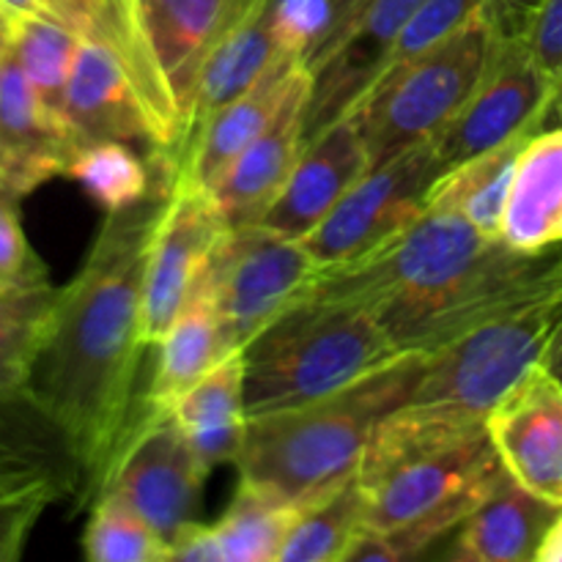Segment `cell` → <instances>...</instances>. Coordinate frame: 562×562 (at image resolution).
Here are the masks:
<instances>
[{"label":"cell","mask_w":562,"mask_h":562,"mask_svg":"<svg viewBox=\"0 0 562 562\" xmlns=\"http://www.w3.org/2000/svg\"><path fill=\"white\" fill-rule=\"evenodd\" d=\"M165 192L108 212L86 261L58 289L53 322L22 395L58 434L88 492L132 426V390L143 344V263Z\"/></svg>","instance_id":"1"},{"label":"cell","mask_w":562,"mask_h":562,"mask_svg":"<svg viewBox=\"0 0 562 562\" xmlns=\"http://www.w3.org/2000/svg\"><path fill=\"white\" fill-rule=\"evenodd\" d=\"M505 475L486 426L448 431L390 412L357 472L366 492V530L346 562L417 558L459 530Z\"/></svg>","instance_id":"2"},{"label":"cell","mask_w":562,"mask_h":562,"mask_svg":"<svg viewBox=\"0 0 562 562\" xmlns=\"http://www.w3.org/2000/svg\"><path fill=\"white\" fill-rule=\"evenodd\" d=\"M426 360L404 351L327 398L247 417L234 461L241 481L300 510L355 481L379 423L409 401Z\"/></svg>","instance_id":"3"},{"label":"cell","mask_w":562,"mask_h":562,"mask_svg":"<svg viewBox=\"0 0 562 562\" xmlns=\"http://www.w3.org/2000/svg\"><path fill=\"white\" fill-rule=\"evenodd\" d=\"M398 355L371 311L302 296L241 349L247 417L327 398Z\"/></svg>","instance_id":"4"},{"label":"cell","mask_w":562,"mask_h":562,"mask_svg":"<svg viewBox=\"0 0 562 562\" xmlns=\"http://www.w3.org/2000/svg\"><path fill=\"white\" fill-rule=\"evenodd\" d=\"M263 3L267 0H121V55L146 108L154 162L165 184L184 148L198 77L209 55Z\"/></svg>","instance_id":"5"},{"label":"cell","mask_w":562,"mask_h":562,"mask_svg":"<svg viewBox=\"0 0 562 562\" xmlns=\"http://www.w3.org/2000/svg\"><path fill=\"white\" fill-rule=\"evenodd\" d=\"M560 322L562 280L431 351L409 401L398 409L450 431L483 428L494 404L543 362Z\"/></svg>","instance_id":"6"},{"label":"cell","mask_w":562,"mask_h":562,"mask_svg":"<svg viewBox=\"0 0 562 562\" xmlns=\"http://www.w3.org/2000/svg\"><path fill=\"white\" fill-rule=\"evenodd\" d=\"M497 31V16L483 5L453 36L373 82L351 113L373 165L431 140L459 113L486 69Z\"/></svg>","instance_id":"7"},{"label":"cell","mask_w":562,"mask_h":562,"mask_svg":"<svg viewBox=\"0 0 562 562\" xmlns=\"http://www.w3.org/2000/svg\"><path fill=\"white\" fill-rule=\"evenodd\" d=\"M497 241L459 214L426 209L355 261L322 269L305 296L349 302L384 318L470 272Z\"/></svg>","instance_id":"8"},{"label":"cell","mask_w":562,"mask_h":562,"mask_svg":"<svg viewBox=\"0 0 562 562\" xmlns=\"http://www.w3.org/2000/svg\"><path fill=\"white\" fill-rule=\"evenodd\" d=\"M318 274L322 267L302 239L261 223L239 225L225 231L198 291L217 311L231 349L241 351L296 305Z\"/></svg>","instance_id":"9"},{"label":"cell","mask_w":562,"mask_h":562,"mask_svg":"<svg viewBox=\"0 0 562 562\" xmlns=\"http://www.w3.org/2000/svg\"><path fill=\"white\" fill-rule=\"evenodd\" d=\"M560 82L532 58L521 33L499 27L486 69L459 113L431 137L439 168L448 170L510 137L541 130L558 108Z\"/></svg>","instance_id":"10"},{"label":"cell","mask_w":562,"mask_h":562,"mask_svg":"<svg viewBox=\"0 0 562 562\" xmlns=\"http://www.w3.org/2000/svg\"><path fill=\"white\" fill-rule=\"evenodd\" d=\"M206 475L170 412L143 406L99 492L119 494L170 549L187 527L201 521L198 508Z\"/></svg>","instance_id":"11"},{"label":"cell","mask_w":562,"mask_h":562,"mask_svg":"<svg viewBox=\"0 0 562 562\" xmlns=\"http://www.w3.org/2000/svg\"><path fill=\"white\" fill-rule=\"evenodd\" d=\"M439 173L434 143H417L373 165L302 241L322 269L355 261L426 212Z\"/></svg>","instance_id":"12"},{"label":"cell","mask_w":562,"mask_h":562,"mask_svg":"<svg viewBox=\"0 0 562 562\" xmlns=\"http://www.w3.org/2000/svg\"><path fill=\"white\" fill-rule=\"evenodd\" d=\"M228 231L212 192L190 184L165 190L143 263V344L157 346L181 311L190 305L206 274L212 252Z\"/></svg>","instance_id":"13"},{"label":"cell","mask_w":562,"mask_h":562,"mask_svg":"<svg viewBox=\"0 0 562 562\" xmlns=\"http://www.w3.org/2000/svg\"><path fill=\"white\" fill-rule=\"evenodd\" d=\"M486 431L505 472L562 508V379L532 366L488 412Z\"/></svg>","instance_id":"14"},{"label":"cell","mask_w":562,"mask_h":562,"mask_svg":"<svg viewBox=\"0 0 562 562\" xmlns=\"http://www.w3.org/2000/svg\"><path fill=\"white\" fill-rule=\"evenodd\" d=\"M423 0H373L344 38L311 69L305 146L338 121L349 119L382 77L401 31Z\"/></svg>","instance_id":"15"},{"label":"cell","mask_w":562,"mask_h":562,"mask_svg":"<svg viewBox=\"0 0 562 562\" xmlns=\"http://www.w3.org/2000/svg\"><path fill=\"white\" fill-rule=\"evenodd\" d=\"M64 124L75 148L99 140L151 143V124L143 99L124 55L110 38L80 36L66 86Z\"/></svg>","instance_id":"16"},{"label":"cell","mask_w":562,"mask_h":562,"mask_svg":"<svg viewBox=\"0 0 562 562\" xmlns=\"http://www.w3.org/2000/svg\"><path fill=\"white\" fill-rule=\"evenodd\" d=\"M311 93V69L296 77L285 102L267 130L236 157L212 192L228 228L261 223L305 151V110Z\"/></svg>","instance_id":"17"},{"label":"cell","mask_w":562,"mask_h":562,"mask_svg":"<svg viewBox=\"0 0 562 562\" xmlns=\"http://www.w3.org/2000/svg\"><path fill=\"white\" fill-rule=\"evenodd\" d=\"M75 154L69 130L49 113L11 44L0 49V179L14 195H27L44 181L66 176Z\"/></svg>","instance_id":"18"},{"label":"cell","mask_w":562,"mask_h":562,"mask_svg":"<svg viewBox=\"0 0 562 562\" xmlns=\"http://www.w3.org/2000/svg\"><path fill=\"white\" fill-rule=\"evenodd\" d=\"M371 168V151L362 140L357 119L349 115L307 143L294 173L263 214L261 225L305 239Z\"/></svg>","instance_id":"19"},{"label":"cell","mask_w":562,"mask_h":562,"mask_svg":"<svg viewBox=\"0 0 562 562\" xmlns=\"http://www.w3.org/2000/svg\"><path fill=\"white\" fill-rule=\"evenodd\" d=\"M305 69V60L294 58V55H283L278 64L269 66V71L256 86H250L234 102L220 108L206 121V126L198 132L192 146L187 148L184 159L173 170L168 187L190 184L203 192L217 190V184L228 173L231 165L236 162V157L267 130V124L274 119L280 104L285 102L289 91L294 88L296 77Z\"/></svg>","instance_id":"20"},{"label":"cell","mask_w":562,"mask_h":562,"mask_svg":"<svg viewBox=\"0 0 562 562\" xmlns=\"http://www.w3.org/2000/svg\"><path fill=\"white\" fill-rule=\"evenodd\" d=\"M300 508L239 481L234 499L217 521H195L170 547L181 562H278Z\"/></svg>","instance_id":"21"},{"label":"cell","mask_w":562,"mask_h":562,"mask_svg":"<svg viewBox=\"0 0 562 562\" xmlns=\"http://www.w3.org/2000/svg\"><path fill=\"white\" fill-rule=\"evenodd\" d=\"M499 239L527 256L562 245V119L532 132L521 146Z\"/></svg>","instance_id":"22"},{"label":"cell","mask_w":562,"mask_h":562,"mask_svg":"<svg viewBox=\"0 0 562 562\" xmlns=\"http://www.w3.org/2000/svg\"><path fill=\"white\" fill-rule=\"evenodd\" d=\"M560 510L505 475L467 516L448 554L459 562H530Z\"/></svg>","instance_id":"23"},{"label":"cell","mask_w":562,"mask_h":562,"mask_svg":"<svg viewBox=\"0 0 562 562\" xmlns=\"http://www.w3.org/2000/svg\"><path fill=\"white\" fill-rule=\"evenodd\" d=\"M168 412L209 472L236 461L247 431L241 351H234L214 366Z\"/></svg>","instance_id":"24"},{"label":"cell","mask_w":562,"mask_h":562,"mask_svg":"<svg viewBox=\"0 0 562 562\" xmlns=\"http://www.w3.org/2000/svg\"><path fill=\"white\" fill-rule=\"evenodd\" d=\"M283 55L285 53L280 49L278 38H274L272 25H269L267 3L258 11H252L236 31H231L228 36L217 44V49L209 55L206 66H203L201 77H198L190 130H187V140L184 148H181V157L179 162H176V168L181 165V159H184L187 148H190L192 140L198 137V132L206 126V121L212 119L220 108L234 102L239 93H245L247 88L256 86V82L267 75L269 66L278 64Z\"/></svg>","instance_id":"25"},{"label":"cell","mask_w":562,"mask_h":562,"mask_svg":"<svg viewBox=\"0 0 562 562\" xmlns=\"http://www.w3.org/2000/svg\"><path fill=\"white\" fill-rule=\"evenodd\" d=\"M234 355L223 322L206 294L195 291L190 305L176 316L157 344V368L143 406L168 412L192 384L201 382L214 366Z\"/></svg>","instance_id":"26"},{"label":"cell","mask_w":562,"mask_h":562,"mask_svg":"<svg viewBox=\"0 0 562 562\" xmlns=\"http://www.w3.org/2000/svg\"><path fill=\"white\" fill-rule=\"evenodd\" d=\"M530 135L532 132L516 135L503 146L488 148L456 168L442 170L428 190L426 209L459 214L486 239H499L516 157Z\"/></svg>","instance_id":"27"},{"label":"cell","mask_w":562,"mask_h":562,"mask_svg":"<svg viewBox=\"0 0 562 562\" xmlns=\"http://www.w3.org/2000/svg\"><path fill=\"white\" fill-rule=\"evenodd\" d=\"M58 289L47 274L0 283V395H16L31 379L47 338Z\"/></svg>","instance_id":"28"},{"label":"cell","mask_w":562,"mask_h":562,"mask_svg":"<svg viewBox=\"0 0 562 562\" xmlns=\"http://www.w3.org/2000/svg\"><path fill=\"white\" fill-rule=\"evenodd\" d=\"M366 530V492L349 481L300 510L278 562H346Z\"/></svg>","instance_id":"29"},{"label":"cell","mask_w":562,"mask_h":562,"mask_svg":"<svg viewBox=\"0 0 562 562\" xmlns=\"http://www.w3.org/2000/svg\"><path fill=\"white\" fill-rule=\"evenodd\" d=\"M55 494L53 475L0 428V562L20 560Z\"/></svg>","instance_id":"30"},{"label":"cell","mask_w":562,"mask_h":562,"mask_svg":"<svg viewBox=\"0 0 562 562\" xmlns=\"http://www.w3.org/2000/svg\"><path fill=\"white\" fill-rule=\"evenodd\" d=\"M77 47H80V33L66 27L64 22L36 14H16L11 53L16 55L44 108L60 121H64L66 86H69Z\"/></svg>","instance_id":"31"},{"label":"cell","mask_w":562,"mask_h":562,"mask_svg":"<svg viewBox=\"0 0 562 562\" xmlns=\"http://www.w3.org/2000/svg\"><path fill=\"white\" fill-rule=\"evenodd\" d=\"M66 176H71L104 212H121L151 198L146 162L126 146V140L77 146Z\"/></svg>","instance_id":"32"},{"label":"cell","mask_w":562,"mask_h":562,"mask_svg":"<svg viewBox=\"0 0 562 562\" xmlns=\"http://www.w3.org/2000/svg\"><path fill=\"white\" fill-rule=\"evenodd\" d=\"M82 552L91 562H165L170 549L130 503L115 492H99L91 521L82 532Z\"/></svg>","instance_id":"33"},{"label":"cell","mask_w":562,"mask_h":562,"mask_svg":"<svg viewBox=\"0 0 562 562\" xmlns=\"http://www.w3.org/2000/svg\"><path fill=\"white\" fill-rule=\"evenodd\" d=\"M267 14L280 49L311 69L333 36V0H267Z\"/></svg>","instance_id":"34"},{"label":"cell","mask_w":562,"mask_h":562,"mask_svg":"<svg viewBox=\"0 0 562 562\" xmlns=\"http://www.w3.org/2000/svg\"><path fill=\"white\" fill-rule=\"evenodd\" d=\"M483 5H486V0H423L401 31L398 44H395L382 77L404 69L406 64H412L423 53L453 36Z\"/></svg>","instance_id":"35"},{"label":"cell","mask_w":562,"mask_h":562,"mask_svg":"<svg viewBox=\"0 0 562 562\" xmlns=\"http://www.w3.org/2000/svg\"><path fill=\"white\" fill-rule=\"evenodd\" d=\"M47 274L44 263L31 250L20 223V195L0 192V283Z\"/></svg>","instance_id":"36"},{"label":"cell","mask_w":562,"mask_h":562,"mask_svg":"<svg viewBox=\"0 0 562 562\" xmlns=\"http://www.w3.org/2000/svg\"><path fill=\"white\" fill-rule=\"evenodd\" d=\"M521 36L541 69L562 86V0H543Z\"/></svg>","instance_id":"37"},{"label":"cell","mask_w":562,"mask_h":562,"mask_svg":"<svg viewBox=\"0 0 562 562\" xmlns=\"http://www.w3.org/2000/svg\"><path fill=\"white\" fill-rule=\"evenodd\" d=\"M543 0H486L488 11L497 16L499 27L508 33H521Z\"/></svg>","instance_id":"38"},{"label":"cell","mask_w":562,"mask_h":562,"mask_svg":"<svg viewBox=\"0 0 562 562\" xmlns=\"http://www.w3.org/2000/svg\"><path fill=\"white\" fill-rule=\"evenodd\" d=\"M371 3H373V0H333V5H335L333 36H329V42H327V47H324V53L316 58V64H318V60H322V58H327L329 49H333L335 44H338L340 38H344L346 33H349V27L355 25L357 20H360L362 11H366ZM316 64H313V66H316ZM313 66H311V69H313Z\"/></svg>","instance_id":"39"},{"label":"cell","mask_w":562,"mask_h":562,"mask_svg":"<svg viewBox=\"0 0 562 562\" xmlns=\"http://www.w3.org/2000/svg\"><path fill=\"white\" fill-rule=\"evenodd\" d=\"M536 562H562V510L549 525L547 536L536 552Z\"/></svg>","instance_id":"40"},{"label":"cell","mask_w":562,"mask_h":562,"mask_svg":"<svg viewBox=\"0 0 562 562\" xmlns=\"http://www.w3.org/2000/svg\"><path fill=\"white\" fill-rule=\"evenodd\" d=\"M543 366L554 373V376L562 379V322L558 324L552 335V344H549L547 357H543Z\"/></svg>","instance_id":"41"},{"label":"cell","mask_w":562,"mask_h":562,"mask_svg":"<svg viewBox=\"0 0 562 562\" xmlns=\"http://www.w3.org/2000/svg\"><path fill=\"white\" fill-rule=\"evenodd\" d=\"M14 25H16V14L3 3V0H0V49H5L11 44Z\"/></svg>","instance_id":"42"},{"label":"cell","mask_w":562,"mask_h":562,"mask_svg":"<svg viewBox=\"0 0 562 562\" xmlns=\"http://www.w3.org/2000/svg\"><path fill=\"white\" fill-rule=\"evenodd\" d=\"M554 110H560V119H562V86H560V97H558V108Z\"/></svg>","instance_id":"43"},{"label":"cell","mask_w":562,"mask_h":562,"mask_svg":"<svg viewBox=\"0 0 562 562\" xmlns=\"http://www.w3.org/2000/svg\"><path fill=\"white\" fill-rule=\"evenodd\" d=\"M3 190H9V187H5V184H3V179H0V192H3Z\"/></svg>","instance_id":"44"}]
</instances>
